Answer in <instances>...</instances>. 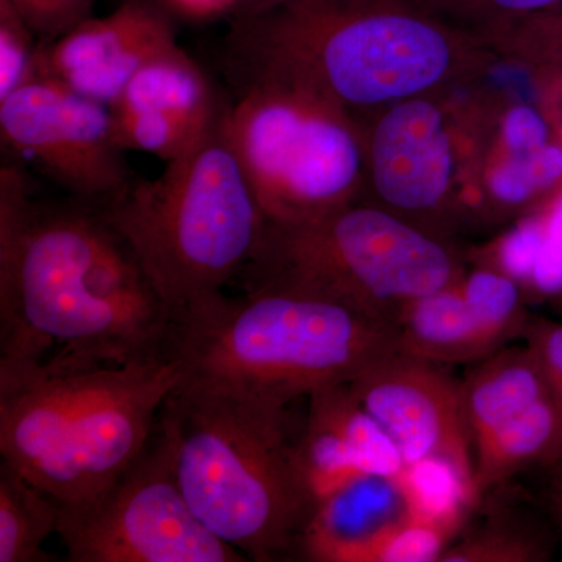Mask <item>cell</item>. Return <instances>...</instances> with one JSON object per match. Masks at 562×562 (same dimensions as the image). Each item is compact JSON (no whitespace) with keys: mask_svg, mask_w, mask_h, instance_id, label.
Listing matches in <instances>:
<instances>
[{"mask_svg":"<svg viewBox=\"0 0 562 562\" xmlns=\"http://www.w3.org/2000/svg\"><path fill=\"white\" fill-rule=\"evenodd\" d=\"M176 317L101 205L33 201L0 169V386L171 351Z\"/></svg>","mask_w":562,"mask_h":562,"instance_id":"obj_1","label":"cell"},{"mask_svg":"<svg viewBox=\"0 0 562 562\" xmlns=\"http://www.w3.org/2000/svg\"><path fill=\"white\" fill-rule=\"evenodd\" d=\"M225 54L238 87L303 92L358 122L501 61L406 0H271L232 18Z\"/></svg>","mask_w":562,"mask_h":562,"instance_id":"obj_2","label":"cell"},{"mask_svg":"<svg viewBox=\"0 0 562 562\" xmlns=\"http://www.w3.org/2000/svg\"><path fill=\"white\" fill-rule=\"evenodd\" d=\"M302 428L284 403L188 383L158 419L192 513L258 562L297 553L316 508L301 460Z\"/></svg>","mask_w":562,"mask_h":562,"instance_id":"obj_3","label":"cell"},{"mask_svg":"<svg viewBox=\"0 0 562 562\" xmlns=\"http://www.w3.org/2000/svg\"><path fill=\"white\" fill-rule=\"evenodd\" d=\"M401 350L390 322L302 292L250 288L220 292L177 317L171 353L183 383L290 405L350 383Z\"/></svg>","mask_w":562,"mask_h":562,"instance_id":"obj_4","label":"cell"},{"mask_svg":"<svg viewBox=\"0 0 562 562\" xmlns=\"http://www.w3.org/2000/svg\"><path fill=\"white\" fill-rule=\"evenodd\" d=\"M169 351L0 386V453L60 505L90 501L138 460L183 383Z\"/></svg>","mask_w":562,"mask_h":562,"instance_id":"obj_5","label":"cell"},{"mask_svg":"<svg viewBox=\"0 0 562 562\" xmlns=\"http://www.w3.org/2000/svg\"><path fill=\"white\" fill-rule=\"evenodd\" d=\"M222 117L160 176L102 205L176 321L243 276L268 225Z\"/></svg>","mask_w":562,"mask_h":562,"instance_id":"obj_6","label":"cell"},{"mask_svg":"<svg viewBox=\"0 0 562 562\" xmlns=\"http://www.w3.org/2000/svg\"><path fill=\"white\" fill-rule=\"evenodd\" d=\"M457 255L412 221L351 202L301 222H268L247 290L276 288L341 303L395 325L403 306L464 276Z\"/></svg>","mask_w":562,"mask_h":562,"instance_id":"obj_7","label":"cell"},{"mask_svg":"<svg viewBox=\"0 0 562 562\" xmlns=\"http://www.w3.org/2000/svg\"><path fill=\"white\" fill-rule=\"evenodd\" d=\"M268 222H301L360 199V122L330 103L271 83L239 87L222 117Z\"/></svg>","mask_w":562,"mask_h":562,"instance_id":"obj_8","label":"cell"},{"mask_svg":"<svg viewBox=\"0 0 562 562\" xmlns=\"http://www.w3.org/2000/svg\"><path fill=\"white\" fill-rule=\"evenodd\" d=\"M60 505V503H58ZM57 532L72 562H243L198 519L162 432L90 501L60 505Z\"/></svg>","mask_w":562,"mask_h":562,"instance_id":"obj_9","label":"cell"},{"mask_svg":"<svg viewBox=\"0 0 562 562\" xmlns=\"http://www.w3.org/2000/svg\"><path fill=\"white\" fill-rule=\"evenodd\" d=\"M0 138L77 201L106 205L133 181L110 106L50 77L0 101Z\"/></svg>","mask_w":562,"mask_h":562,"instance_id":"obj_10","label":"cell"},{"mask_svg":"<svg viewBox=\"0 0 562 562\" xmlns=\"http://www.w3.org/2000/svg\"><path fill=\"white\" fill-rule=\"evenodd\" d=\"M349 387L390 435L406 465L446 462L475 494V458L462 386L442 364L398 350L369 366Z\"/></svg>","mask_w":562,"mask_h":562,"instance_id":"obj_11","label":"cell"},{"mask_svg":"<svg viewBox=\"0 0 562 562\" xmlns=\"http://www.w3.org/2000/svg\"><path fill=\"white\" fill-rule=\"evenodd\" d=\"M366 184L383 209L408 217L442 209L458 176L446 110L432 95L394 103L361 122Z\"/></svg>","mask_w":562,"mask_h":562,"instance_id":"obj_12","label":"cell"},{"mask_svg":"<svg viewBox=\"0 0 562 562\" xmlns=\"http://www.w3.org/2000/svg\"><path fill=\"white\" fill-rule=\"evenodd\" d=\"M176 46L165 11L147 0H127L109 16L88 18L60 38L40 43L33 76L50 77L110 106L147 63Z\"/></svg>","mask_w":562,"mask_h":562,"instance_id":"obj_13","label":"cell"},{"mask_svg":"<svg viewBox=\"0 0 562 562\" xmlns=\"http://www.w3.org/2000/svg\"><path fill=\"white\" fill-rule=\"evenodd\" d=\"M225 109L206 74L179 44L147 63L110 105L122 149L165 162L205 138Z\"/></svg>","mask_w":562,"mask_h":562,"instance_id":"obj_14","label":"cell"},{"mask_svg":"<svg viewBox=\"0 0 562 562\" xmlns=\"http://www.w3.org/2000/svg\"><path fill=\"white\" fill-rule=\"evenodd\" d=\"M460 280L403 306L395 321L402 351L460 364L482 361L508 342L465 297Z\"/></svg>","mask_w":562,"mask_h":562,"instance_id":"obj_15","label":"cell"},{"mask_svg":"<svg viewBox=\"0 0 562 562\" xmlns=\"http://www.w3.org/2000/svg\"><path fill=\"white\" fill-rule=\"evenodd\" d=\"M408 513L395 479L368 475L317 503L299 539L306 561L346 562L347 554Z\"/></svg>","mask_w":562,"mask_h":562,"instance_id":"obj_16","label":"cell"},{"mask_svg":"<svg viewBox=\"0 0 562 562\" xmlns=\"http://www.w3.org/2000/svg\"><path fill=\"white\" fill-rule=\"evenodd\" d=\"M461 386L473 447L552 392L541 362L527 344L502 347L476 362Z\"/></svg>","mask_w":562,"mask_h":562,"instance_id":"obj_17","label":"cell"},{"mask_svg":"<svg viewBox=\"0 0 562 562\" xmlns=\"http://www.w3.org/2000/svg\"><path fill=\"white\" fill-rule=\"evenodd\" d=\"M476 498L517 473L562 460V412L552 392L473 447Z\"/></svg>","mask_w":562,"mask_h":562,"instance_id":"obj_18","label":"cell"},{"mask_svg":"<svg viewBox=\"0 0 562 562\" xmlns=\"http://www.w3.org/2000/svg\"><path fill=\"white\" fill-rule=\"evenodd\" d=\"M60 505L7 462L0 464V562L54 561L43 543L57 532Z\"/></svg>","mask_w":562,"mask_h":562,"instance_id":"obj_19","label":"cell"},{"mask_svg":"<svg viewBox=\"0 0 562 562\" xmlns=\"http://www.w3.org/2000/svg\"><path fill=\"white\" fill-rule=\"evenodd\" d=\"M308 402V413L338 432L368 475L397 479L405 471V461L394 441L355 398L349 383L314 392Z\"/></svg>","mask_w":562,"mask_h":562,"instance_id":"obj_20","label":"cell"},{"mask_svg":"<svg viewBox=\"0 0 562 562\" xmlns=\"http://www.w3.org/2000/svg\"><path fill=\"white\" fill-rule=\"evenodd\" d=\"M483 190L490 203L501 210L549 201L562 190V139L531 154L501 155L487 169Z\"/></svg>","mask_w":562,"mask_h":562,"instance_id":"obj_21","label":"cell"},{"mask_svg":"<svg viewBox=\"0 0 562 562\" xmlns=\"http://www.w3.org/2000/svg\"><path fill=\"white\" fill-rule=\"evenodd\" d=\"M406 2L492 52V47L514 27L536 14L561 5L562 0H406Z\"/></svg>","mask_w":562,"mask_h":562,"instance_id":"obj_22","label":"cell"},{"mask_svg":"<svg viewBox=\"0 0 562 562\" xmlns=\"http://www.w3.org/2000/svg\"><path fill=\"white\" fill-rule=\"evenodd\" d=\"M462 525L406 514L366 539L346 562H436L454 541Z\"/></svg>","mask_w":562,"mask_h":562,"instance_id":"obj_23","label":"cell"},{"mask_svg":"<svg viewBox=\"0 0 562 562\" xmlns=\"http://www.w3.org/2000/svg\"><path fill=\"white\" fill-rule=\"evenodd\" d=\"M492 52L522 66L546 90L562 94V3L536 14L503 36Z\"/></svg>","mask_w":562,"mask_h":562,"instance_id":"obj_24","label":"cell"},{"mask_svg":"<svg viewBox=\"0 0 562 562\" xmlns=\"http://www.w3.org/2000/svg\"><path fill=\"white\" fill-rule=\"evenodd\" d=\"M550 552L541 538L531 531L509 527H491L460 542L450 543L441 562H541Z\"/></svg>","mask_w":562,"mask_h":562,"instance_id":"obj_25","label":"cell"},{"mask_svg":"<svg viewBox=\"0 0 562 562\" xmlns=\"http://www.w3.org/2000/svg\"><path fill=\"white\" fill-rule=\"evenodd\" d=\"M38 47V38L16 7L0 0V101L32 79Z\"/></svg>","mask_w":562,"mask_h":562,"instance_id":"obj_26","label":"cell"},{"mask_svg":"<svg viewBox=\"0 0 562 562\" xmlns=\"http://www.w3.org/2000/svg\"><path fill=\"white\" fill-rule=\"evenodd\" d=\"M557 139L552 117L531 103H517L502 117V155L531 154Z\"/></svg>","mask_w":562,"mask_h":562,"instance_id":"obj_27","label":"cell"},{"mask_svg":"<svg viewBox=\"0 0 562 562\" xmlns=\"http://www.w3.org/2000/svg\"><path fill=\"white\" fill-rule=\"evenodd\" d=\"M40 43L60 38L91 18L95 0H10Z\"/></svg>","mask_w":562,"mask_h":562,"instance_id":"obj_28","label":"cell"},{"mask_svg":"<svg viewBox=\"0 0 562 562\" xmlns=\"http://www.w3.org/2000/svg\"><path fill=\"white\" fill-rule=\"evenodd\" d=\"M541 247L528 283L542 294L562 291V190L547 201L541 213Z\"/></svg>","mask_w":562,"mask_h":562,"instance_id":"obj_29","label":"cell"},{"mask_svg":"<svg viewBox=\"0 0 562 562\" xmlns=\"http://www.w3.org/2000/svg\"><path fill=\"white\" fill-rule=\"evenodd\" d=\"M525 344L541 362L550 391L562 412V324L546 319L528 322L524 331Z\"/></svg>","mask_w":562,"mask_h":562,"instance_id":"obj_30","label":"cell"},{"mask_svg":"<svg viewBox=\"0 0 562 562\" xmlns=\"http://www.w3.org/2000/svg\"><path fill=\"white\" fill-rule=\"evenodd\" d=\"M168 9L191 21H213L233 16L241 0H162Z\"/></svg>","mask_w":562,"mask_h":562,"instance_id":"obj_31","label":"cell"},{"mask_svg":"<svg viewBox=\"0 0 562 562\" xmlns=\"http://www.w3.org/2000/svg\"><path fill=\"white\" fill-rule=\"evenodd\" d=\"M552 514L554 522H557L558 532L562 542V483L558 486V490L552 495Z\"/></svg>","mask_w":562,"mask_h":562,"instance_id":"obj_32","label":"cell"},{"mask_svg":"<svg viewBox=\"0 0 562 562\" xmlns=\"http://www.w3.org/2000/svg\"><path fill=\"white\" fill-rule=\"evenodd\" d=\"M271 2V0H241L239 3L238 10L235 11L232 18L244 16V14H249L251 11H257L265 7L266 3Z\"/></svg>","mask_w":562,"mask_h":562,"instance_id":"obj_33","label":"cell"}]
</instances>
